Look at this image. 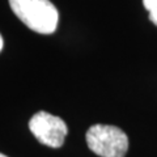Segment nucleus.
I'll list each match as a JSON object with an SVG mask.
<instances>
[{
    "label": "nucleus",
    "instance_id": "1",
    "mask_svg": "<svg viewBox=\"0 0 157 157\" xmlns=\"http://www.w3.org/2000/svg\"><path fill=\"white\" fill-rule=\"evenodd\" d=\"M13 13L25 25L39 34L56 30L59 12L50 0H9Z\"/></svg>",
    "mask_w": 157,
    "mask_h": 157
},
{
    "label": "nucleus",
    "instance_id": "2",
    "mask_svg": "<svg viewBox=\"0 0 157 157\" xmlns=\"http://www.w3.org/2000/svg\"><path fill=\"white\" fill-rule=\"evenodd\" d=\"M89 149L101 157H124L128 151V137L119 127L94 124L86 131Z\"/></svg>",
    "mask_w": 157,
    "mask_h": 157
},
{
    "label": "nucleus",
    "instance_id": "5",
    "mask_svg": "<svg viewBox=\"0 0 157 157\" xmlns=\"http://www.w3.org/2000/svg\"><path fill=\"white\" fill-rule=\"evenodd\" d=\"M3 45H4V42H3V37H2V34H0V51H2V48H3Z\"/></svg>",
    "mask_w": 157,
    "mask_h": 157
},
{
    "label": "nucleus",
    "instance_id": "4",
    "mask_svg": "<svg viewBox=\"0 0 157 157\" xmlns=\"http://www.w3.org/2000/svg\"><path fill=\"white\" fill-rule=\"evenodd\" d=\"M143 4L149 12V20L157 26V0H143Z\"/></svg>",
    "mask_w": 157,
    "mask_h": 157
},
{
    "label": "nucleus",
    "instance_id": "6",
    "mask_svg": "<svg viewBox=\"0 0 157 157\" xmlns=\"http://www.w3.org/2000/svg\"><path fill=\"white\" fill-rule=\"evenodd\" d=\"M0 157H8V156H6V155H3V153H0Z\"/></svg>",
    "mask_w": 157,
    "mask_h": 157
},
{
    "label": "nucleus",
    "instance_id": "3",
    "mask_svg": "<svg viewBox=\"0 0 157 157\" xmlns=\"http://www.w3.org/2000/svg\"><path fill=\"white\" fill-rule=\"evenodd\" d=\"M29 128L38 141L51 148L62 147L68 134L66 122L46 111L36 113L29 122Z\"/></svg>",
    "mask_w": 157,
    "mask_h": 157
}]
</instances>
